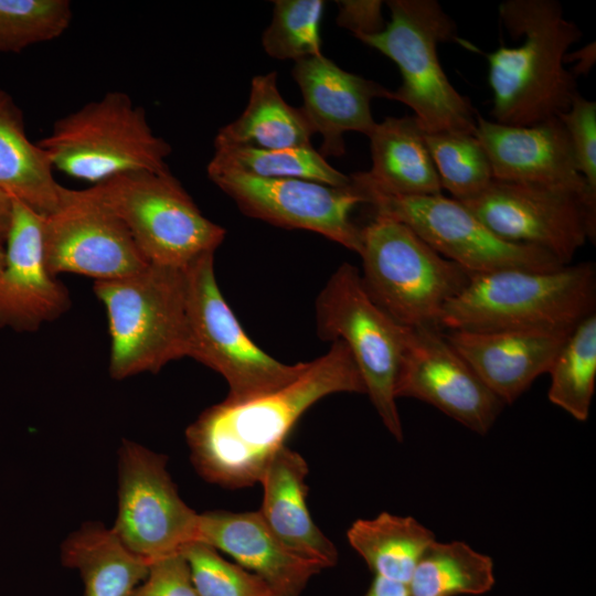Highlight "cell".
Returning a JSON list of instances; mask_svg holds the SVG:
<instances>
[{
	"label": "cell",
	"mask_w": 596,
	"mask_h": 596,
	"mask_svg": "<svg viewBox=\"0 0 596 596\" xmlns=\"http://www.w3.org/2000/svg\"><path fill=\"white\" fill-rule=\"evenodd\" d=\"M336 393H366L341 340L332 341L327 353L309 361L286 386L238 404L222 401L203 411L185 430L193 466L206 481L224 488L257 483L301 415Z\"/></svg>",
	"instance_id": "1"
},
{
	"label": "cell",
	"mask_w": 596,
	"mask_h": 596,
	"mask_svg": "<svg viewBox=\"0 0 596 596\" xmlns=\"http://www.w3.org/2000/svg\"><path fill=\"white\" fill-rule=\"evenodd\" d=\"M499 17L519 46L486 54L493 121L530 126L565 113L578 94L564 57L583 33L556 0H505Z\"/></svg>",
	"instance_id": "2"
},
{
	"label": "cell",
	"mask_w": 596,
	"mask_h": 596,
	"mask_svg": "<svg viewBox=\"0 0 596 596\" xmlns=\"http://www.w3.org/2000/svg\"><path fill=\"white\" fill-rule=\"evenodd\" d=\"M596 269L590 262L551 270L507 268L470 275L444 308L447 330L572 332L595 312Z\"/></svg>",
	"instance_id": "3"
},
{
	"label": "cell",
	"mask_w": 596,
	"mask_h": 596,
	"mask_svg": "<svg viewBox=\"0 0 596 596\" xmlns=\"http://www.w3.org/2000/svg\"><path fill=\"white\" fill-rule=\"evenodd\" d=\"M110 338L109 374L156 373L191 356L183 268L149 264L129 276L94 281Z\"/></svg>",
	"instance_id": "4"
},
{
	"label": "cell",
	"mask_w": 596,
	"mask_h": 596,
	"mask_svg": "<svg viewBox=\"0 0 596 596\" xmlns=\"http://www.w3.org/2000/svg\"><path fill=\"white\" fill-rule=\"evenodd\" d=\"M386 6L391 21L385 29L355 38L398 66L402 84L389 99L409 107L427 134H473L478 114L453 86L437 53L438 44L457 39L454 20L436 0H389Z\"/></svg>",
	"instance_id": "5"
},
{
	"label": "cell",
	"mask_w": 596,
	"mask_h": 596,
	"mask_svg": "<svg viewBox=\"0 0 596 596\" xmlns=\"http://www.w3.org/2000/svg\"><path fill=\"white\" fill-rule=\"evenodd\" d=\"M364 287L398 323L439 327L445 306L468 284L470 274L443 257L413 230L374 215L361 227Z\"/></svg>",
	"instance_id": "6"
},
{
	"label": "cell",
	"mask_w": 596,
	"mask_h": 596,
	"mask_svg": "<svg viewBox=\"0 0 596 596\" xmlns=\"http://www.w3.org/2000/svg\"><path fill=\"white\" fill-rule=\"evenodd\" d=\"M38 143L53 169L92 185L125 173L168 170L171 152L152 131L146 110L119 91L57 119Z\"/></svg>",
	"instance_id": "7"
},
{
	"label": "cell",
	"mask_w": 596,
	"mask_h": 596,
	"mask_svg": "<svg viewBox=\"0 0 596 596\" xmlns=\"http://www.w3.org/2000/svg\"><path fill=\"white\" fill-rule=\"evenodd\" d=\"M318 336L343 341L361 373L369 398L386 429L398 441L403 427L395 385L409 328L398 323L369 295L359 269L341 264L316 300Z\"/></svg>",
	"instance_id": "8"
},
{
	"label": "cell",
	"mask_w": 596,
	"mask_h": 596,
	"mask_svg": "<svg viewBox=\"0 0 596 596\" xmlns=\"http://www.w3.org/2000/svg\"><path fill=\"white\" fill-rule=\"evenodd\" d=\"M121 220L149 264L184 268L214 253L225 230L205 217L170 172L138 171L92 185Z\"/></svg>",
	"instance_id": "9"
},
{
	"label": "cell",
	"mask_w": 596,
	"mask_h": 596,
	"mask_svg": "<svg viewBox=\"0 0 596 596\" xmlns=\"http://www.w3.org/2000/svg\"><path fill=\"white\" fill-rule=\"evenodd\" d=\"M191 356L220 373L228 385L225 402L238 404L295 381L308 362L286 364L268 355L246 334L225 301L214 274V253L183 268Z\"/></svg>",
	"instance_id": "10"
},
{
	"label": "cell",
	"mask_w": 596,
	"mask_h": 596,
	"mask_svg": "<svg viewBox=\"0 0 596 596\" xmlns=\"http://www.w3.org/2000/svg\"><path fill=\"white\" fill-rule=\"evenodd\" d=\"M460 202L501 240L542 248L563 265L595 241L596 192L589 189L493 179Z\"/></svg>",
	"instance_id": "11"
},
{
	"label": "cell",
	"mask_w": 596,
	"mask_h": 596,
	"mask_svg": "<svg viewBox=\"0 0 596 596\" xmlns=\"http://www.w3.org/2000/svg\"><path fill=\"white\" fill-rule=\"evenodd\" d=\"M351 185L373 206L375 215L404 223L439 255L470 275L564 266L542 248L501 240L456 199L443 194H389L352 181Z\"/></svg>",
	"instance_id": "12"
},
{
	"label": "cell",
	"mask_w": 596,
	"mask_h": 596,
	"mask_svg": "<svg viewBox=\"0 0 596 596\" xmlns=\"http://www.w3.org/2000/svg\"><path fill=\"white\" fill-rule=\"evenodd\" d=\"M199 513L179 496L167 457L124 440L118 451V508L111 528L123 544L149 561L196 541Z\"/></svg>",
	"instance_id": "13"
},
{
	"label": "cell",
	"mask_w": 596,
	"mask_h": 596,
	"mask_svg": "<svg viewBox=\"0 0 596 596\" xmlns=\"http://www.w3.org/2000/svg\"><path fill=\"white\" fill-rule=\"evenodd\" d=\"M43 246L50 273L109 280L149 265L121 220L92 187L64 189L62 201L43 216Z\"/></svg>",
	"instance_id": "14"
},
{
	"label": "cell",
	"mask_w": 596,
	"mask_h": 596,
	"mask_svg": "<svg viewBox=\"0 0 596 596\" xmlns=\"http://www.w3.org/2000/svg\"><path fill=\"white\" fill-rule=\"evenodd\" d=\"M247 216L275 226L318 233L360 253L361 227L352 210L364 198L352 187L336 188L302 179H267L238 172L207 174Z\"/></svg>",
	"instance_id": "15"
},
{
	"label": "cell",
	"mask_w": 596,
	"mask_h": 596,
	"mask_svg": "<svg viewBox=\"0 0 596 596\" xmlns=\"http://www.w3.org/2000/svg\"><path fill=\"white\" fill-rule=\"evenodd\" d=\"M439 327L409 328L395 396L433 405L468 429L485 435L504 404L448 342Z\"/></svg>",
	"instance_id": "16"
},
{
	"label": "cell",
	"mask_w": 596,
	"mask_h": 596,
	"mask_svg": "<svg viewBox=\"0 0 596 596\" xmlns=\"http://www.w3.org/2000/svg\"><path fill=\"white\" fill-rule=\"evenodd\" d=\"M70 306L66 287L45 263L43 215L13 199L0 270V329L33 332Z\"/></svg>",
	"instance_id": "17"
},
{
	"label": "cell",
	"mask_w": 596,
	"mask_h": 596,
	"mask_svg": "<svg viewBox=\"0 0 596 596\" xmlns=\"http://www.w3.org/2000/svg\"><path fill=\"white\" fill-rule=\"evenodd\" d=\"M473 135L488 156L496 180L592 190L578 170L558 117L530 126H509L478 115Z\"/></svg>",
	"instance_id": "18"
},
{
	"label": "cell",
	"mask_w": 596,
	"mask_h": 596,
	"mask_svg": "<svg viewBox=\"0 0 596 596\" xmlns=\"http://www.w3.org/2000/svg\"><path fill=\"white\" fill-rule=\"evenodd\" d=\"M291 74L302 94L301 109L322 137V157L345 153L347 131L369 136L376 124L372 100L389 99L391 93L374 81L342 70L322 54L296 61Z\"/></svg>",
	"instance_id": "19"
},
{
	"label": "cell",
	"mask_w": 596,
	"mask_h": 596,
	"mask_svg": "<svg viewBox=\"0 0 596 596\" xmlns=\"http://www.w3.org/2000/svg\"><path fill=\"white\" fill-rule=\"evenodd\" d=\"M571 332L448 330V342L505 405L549 373Z\"/></svg>",
	"instance_id": "20"
},
{
	"label": "cell",
	"mask_w": 596,
	"mask_h": 596,
	"mask_svg": "<svg viewBox=\"0 0 596 596\" xmlns=\"http://www.w3.org/2000/svg\"><path fill=\"white\" fill-rule=\"evenodd\" d=\"M196 541L262 577L279 596H299L323 567L288 550L258 511L199 513Z\"/></svg>",
	"instance_id": "21"
},
{
	"label": "cell",
	"mask_w": 596,
	"mask_h": 596,
	"mask_svg": "<svg viewBox=\"0 0 596 596\" xmlns=\"http://www.w3.org/2000/svg\"><path fill=\"white\" fill-rule=\"evenodd\" d=\"M308 471L299 453L286 445L279 448L258 481L263 487L258 512L292 553L323 568L332 567L338 562V550L316 525L307 507Z\"/></svg>",
	"instance_id": "22"
},
{
	"label": "cell",
	"mask_w": 596,
	"mask_h": 596,
	"mask_svg": "<svg viewBox=\"0 0 596 596\" xmlns=\"http://www.w3.org/2000/svg\"><path fill=\"white\" fill-rule=\"evenodd\" d=\"M372 168L350 174L354 183L389 194H441L440 181L414 116L386 117L368 136Z\"/></svg>",
	"instance_id": "23"
},
{
	"label": "cell",
	"mask_w": 596,
	"mask_h": 596,
	"mask_svg": "<svg viewBox=\"0 0 596 596\" xmlns=\"http://www.w3.org/2000/svg\"><path fill=\"white\" fill-rule=\"evenodd\" d=\"M53 170L45 150L28 138L21 110L0 91V188L46 216L57 209L65 189Z\"/></svg>",
	"instance_id": "24"
},
{
	"label": "cell",
	"mask_w": 596,
	"mask_h": 596,
	"mask_svg": "<svg viewBox=\"0 0 596 596\" xmlns=\"http://www.w3.org/2000/svg\"><path fill=\"white\" fill-rule=\"evenodd\" d=\"M61 550L63 564L78 571L84 596H131L150 564L99 522L83 524L65 539Z\"/></svg>",
	"instance_id": "25"
},
{
	"label": "cell",
	"mask_w": 596,
	"mask_h": 596,
	"mask_svg": "<svg viewBox=\"0 0 596 596\" xmlns=\"http://www.w3.org/2000/svg\"><path fill=\"white\" fill-rule=\"evenodd\" d=\"M316 134L300 108L286 103L277 87V74L252 78L249 98L240 117L222 127L214 145L259 149H286L311 146Z\"/></svg>",
	"instance_id": "26"
},
{
	"label": "cell",
	"mask_w": 596,
	"mask_h": 596,
	"mask_svg": "<svg viewBox=\"0 0 596 596\" xmlns=\"http://www.w3.org/2000/svg\"><path fill=\"white\" fill-rule=\"evenodd\" d=\"M350 545L375 576L408 585L435 534L413 517L382 512L354 521L347 532Z\"/></svg>",
	"instance_id": "27"
},
{
	"label": "cell",
	"mask_w": 596,
	"mask_h": 596,
	"mask_svg": "<svg viewBox=\"0 0 596 596\" xmlns=\"http://www.w3.org/2000/svg\"><path fill=\"white\" fill-rule=\"evenodd\" d=\"M207 174L238 172L267 179H302L336 188L351 185L349 175L331 167L312 146L259 149L214 145Z\"/></svg>",
	"instance_id": "28"
},
{
	"label": "cell",
	"mask_w": 596,
	"mask_h": 596,
	"mask_svg": "<svg viewBox=\"0 0 596 596\" xmlns=\"http://www.w3.org/2000/svg\"><path fill=\"white\" fill-rule=\"evenodd\" d=\"M494 585L493 561L462 541H434L408 583L409 596L480 595Z\"/></svg>",
	"instance_id": "29"
},
{
	"label": "cell",
	"mask_w": 596,
	"mask_h": 596,
	"mask_svg": "<svg viewBox=\"0 0 596 596\" xmlns=\"http://www.w3.org/2000/svg\"><path fill=\"white\" fill-rule=\"evenodd\" d=\"M547 397L578 422L587 421L596 382V313L570 333L551 369Z\"/></svg>",
	"instance_id": "30"
},
{
	"label": "cell",
	"mask_w": 596,
	"mask_h": 596,
	"mask_svg": "<svg viewBox=\"0 0 596 596\" xmlns=\"http://www.w3.org/2000/svg\"><path fill=\"white\" fill-rule=\"evenodd\" d=\"M441 190L465 201L478 195L493 180L488 156L473 134L425 132Z\"/></svg>",
	"instance_id": "31"
},
{
	"label": "cell",
	"mask_w": 596,
	"mask_h": 596,
	"mask_svg": "<svg viewBox=\"0 0 596 596\" xmlns=\"http://www.w3.org/2000/svg\"><path fill=\"white\" fill-rule=\"evenodd\" d=\"M269 25L262 35V45L273 58L294 60L320 55V22L326 2L322 0H275Z\"/></svg>",
	"instance_id": "32"
},
{
	"label": "cell",
	"mask_w": 596,
	"mask_h": 596,
	"mask_svg": "<svg viewBox=\"0 0 596 596\" xmlns=\"http://www.w3.org/2000/svg\"><path fill=\"white\" fill-rule=\"evenodd\" d=\"M67 0H0V52H20L52 41L70 26Z\"/></svg>",
	"instance_id": "33"
},
{
	"label": "cell",
	"mask_w": 596,
	"mask_h": 596,
	"mask_svg": "<svg viewBox=\"0 0 596 596\" xmlns=\"http://www.w3.org/2000/svg\"><path fill=\"white\" fill-rule=\"evenodd\" d=\"M181 553L200 596H279L262 577L226 561L205 543H188Z\"/></svg>",
	"instance_id": "34"
},
{
	"label": "cell",
	"mask_w": 596,
	"mask_h": 596,
	"mask_svg": "<svg viewBox=\"0 0 596 596\" xmlns=\"http://www.w3.org/2000/svg\"><path fill=\"white\" fill-rule=\"evenodd\" d=\"M558 118L568 134L581 174L596 191V103L578 93Z\"/></svg>",
	"instance_id": "35"
},
{
	"label": "cell",
	"mask_w": 596,
	"mask_h": 596,
	"mask_svg": "<svg viewBox=\"0 0 596 596\" xmlns=\"http://www.w3.org/2000/svg\"><path fill=\"white\" fill-rule=\"evenodd\" d=\"M131 596H200L180 552L150 561L148 573Z\"/></svg>",
	"instance_id": "36"
},
{
	"label": "cell",
	"mask_w": 596,
	"mask_h": 596,
	"mask_svg": "<svg viewBox=\"0 0 596 596\" xmlns=\"http://www.w3.org/2000/svg\"><path fill=\"white\" fill-rule=\"evenodd\" d=\"M337 3L339 8L337 23L350 30L354 36L375 34L386 26L382 15V1L342 0Z\"/></svg>",
	"instance_id": "37"
},
{
	"label": "cell",
	"mask_w": 596,
	"mask_h": 596,
	"mask_svg": "<svg viewBox=\"0 0 596 596\" xmlns=\"http://www.w3.org/2000/svg\"><path fill=\"white\" fill-rule=\"evenodd\" d=\"M576 62V65L570 72L575 76L586 75L589 73L596 61L595 42H590L577 51L566 53L564 63Z\"/></svg>",
	"instance_id": "38"
},
{
	"label": "cell",
	"mask_w": 596,
	"mask_h": 596,
	"mask_svg": "<svg viewBox=\"0 0 596 596\" xmlns=\"http://www.w3.org/2000/svg\"><path fill=\"white\" fill-rule=\"evenodd\" d=\"M364 596H409V589L406 584L374 576Z\"/></svg>",
	"instance_id": "39"
},
{
	"label": "cell",
	"mask_w": 596,
	"mask_h": 596,
	"mask_svg": "<svg viewBox=\"0 0 596 596\" xmlns=\"http://www.w3.org/2000/svg\"><path fill=\"white\" fill-rule=\"evenodd\" d=\"M13 198L0 188V244L4 246L10 227Z\"/></svg>",
	"instance_id": "40"
},
{
	"label": "cell",
	"mask_w": 596,
	"mask_h": 596,
	"mask_svg": "<svg viewBox=\"0 0 596 596\" xmlns=\"http://www.w3.org/2000/svg\"><path fill=\"white\" fill-rule=\"evenodd\" d=\"M4 264V246L0 244V270Z\"/></svg>",
	"instance_id": "41"
}]
</instances>
